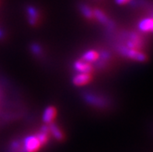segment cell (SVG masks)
<instances>
[{
	"instance_id": "1",
	"label": "cell",
	"mask_w": 153,
	"mask_h": 152,
	"mask_svg": "<svg viewBox=\"0 0 153 152\" xmlns=\"http://www.w3.org/2000/svg\"><path fill=\"white\" fill-rule=\"evenodd\" d=\"M118 50L122 55L125 56V57L131 60L136 61V62H145L147 58L146 54H144L143 52H142L141 50L129 48L126 46H120L118 48Z\"/></svg>"
},
{
	"instance_id": "2",
	"label": "cell",
	"mask_w": 153,
	"mask_h": 152,
	"mask_svg": "<svg viewBox=\"0 0 153 152\" xmlns=\"http://www.w3.org/2000/svg\"><path fill=\"white\" fill-rule=\"evenodd\" d=\"M41 144L36 135L28 136L24 139L23 152H36L40 148Z\"/></svg>"
},
{
	"instance_id": "3",
	"label": "cell",
	"mask_w": 153,
	"mask_h": 152,
	"mask_svg": "<svg viewBox=\"0 0 153 152\" xmlns=\"http://www.w3.org/2000/svg\"><path fill=\"white\" fill-rule=\"evenodd\" d=\"M92 80V76L90 73H79L76 75L72 79V82L76 86H82Z\"/></svg>"
},
{
	"instance_id": "4",
	"label": "cell",
	"mask_w": 153,
	"mask_h": 152,
	"mask_svg": "<svg viewBox=\"0 0 153 152\" xmlns=\"http://www.w3.org/2000/svg\"><path fill=\"white\" fill-rule=\"evenodd\" d=\"M93 14H94V18H96L100 23L103 24V25L107 26V27L113 28L114 23H113L111 19L107 17V16L103 11H101L100 10H98V9H96L93 11Z\"/></svg>"
},
{
	"instance_id": "5",
	"label": "cell",
	"mask_w": 153,
	"mask_h": 152,
	"mask_svg": "<svg viewBox=\"0 0 153 152\" xmlns=\"http://www.w3.org/2000/svg\"><path fill=\"white\" fill-rule=\"evenodd\" d=\"M74 68L79 73H90L93 71V66L90 63L82 59L78 60L74 63Z\"/></svg>"
},
{
	"instance_id": "6",
	"label": "cell",
	"mask_w": 153,
	"mask_h": 152,
	"mask_svg": "<svg viewBox=\"0 0 153 152\" xmlns=\"http://www.w3.org/2000/svg\"><path fill=\"white\" fill-rule=\"evenodd\" d=\"M138 29L142 32L153 33V16L141 20L138 23Z\"/></svg>"
},
{
	"instance_id": "7",
	"label": "cell",
	"mask_w": 153,
	"mask_h": 152,
	"mask_svg": "<svg viewBox=\"0 0 153 152\" xmlns=\"http://www.w3.org/2000/svg\"><path fill=\"white\" fill-rule=\"evenodd\" d=\"M56 109L54 106H48L45 109L43 114V121L47 124L52 123L56 116Z\"/></svg>"
},
{
	"instance_id": "8",
	"label": "cell",
	"mask_w": 153,
	"mask_h": 152,
	"mask_svg": "<svg viewBox=\"0 0 153 152\" xmlns=\"http://www.w3.org/2000/svg\"><path fill=\"white\" fill-rule=\"evenodd\" d=\"M126 47L129 48L139 50L142 47V40L135 33L131 35V37L127 42Z\"/></svg>"
},
{
	"instance_id": "9",
	"label": "cell",
	"mask_w": 153,
	"mask_h": 152,
	"mask_svg": "<svg viewBox=\"0 0 153 152\" xmlns=\"http://www.w3.org/2000/svg\"><path fill=\"white\" fill-rule=\"evenodd\" d=\"M85 99L89 103L92 104L93 106H106V104H107V102L105 101V99H103L101 98V97L94 96V95L86 94L85 96Z\"/></svg>"
},
{
	"instance_id": "10",
	"label": "cell",
	"mask_w": 153,
	"mask_h": 152,
	"mask_svg": "<svg viewBox=\"0 0 153 152\" xmlns=\"http://www.w3.org/2000/svg\"><path fill=\"white\" fill-rule=\"evenodd\" d=\"M99 58L100 54L98 52H97L96 50H90L85 52L83 55L82 56L81 59L88 62V63H92V62H97V60L99 59Z\"/></svg>"
},
{
	"instance_id": "11",
	"label": "cell",
	"mask_w": 153,
	"mask_h": 152,
	"mask_svg": "<svg viewBox=\"0 0 153 152\" xmlns=\"http://www.w3.org/2000/svg\"><path fill=\"white\" fill-rule=\"evenodd\" d=\"M49 131L51 133H52V135L54 136V137L55 139H57L58 141H62L63 138H64V135H63V133L62 131L59 129V127L54 124L53 123H49Z\"/></svg>"
},
{
	"instance_id": "12",
	"label": "cell",
	"mask_w": 153,
	"mask_h": 152,
	"mask_svg": "<svg viewBox=\"0 0 153 152\" xmlns=\"http://www.w3.org/2000/svg\"><path fill=\"white\" fill-rule=\"evenodd\" d=\"M27 13L29 17V22L31 25H36L38 22V13L33 6H29L27 8Z\"/></svg>"
},
{
	"instance_id": "13",
	"label": "cell",
	"mask_w": 153,
	"mask_h": 152,
	"mask_svg": "<svg viewBox=\"0 0 153 152\" xmlns=\"http://www.w3.org/2000/svg\"><path fill=\"white\" fill-rule=\"evenodd\" d=\"M80 10H81L82 13L83 14V16L86 18V19H92L94 18L93 11L89 7V6H86V5L82 4L81 6H80Z\"/></svg>"
},
{
	"instance_id": "14",
	"label": "cell",
	"mask_w": 153,
	"mask_h": 152,
	"mask_svg": "<svg viewBox=\"0 0 153 152\" xmlns=\"http://www.w3.org/2000/svg\"><path fill=\"white\" fill-rule=\"evenodd\" d=\"M31 50L35 55H41V52H42L41 46L37 44H33L31 45Z\"/></svg>"
},
{
	"instance_id": "15",
	"label": "cell",
	"mask_w": 153,
	"mask_h": 152,
	"mask_svg": "<svg viewBox=\"0 0 153 152\" xmlns=\"http://www.w3.org/2000/svg\"><path fill=\"white\" fill-rule=\"evenodd\" d=\"M100 57H101V58H102V59H103V60H105V61H107V59H109V58H110V54H109L108 52L103 51V52H102V53H101Z\"/></svg>"
},
{
	"instance_id": "16",
	"label": "cell",
	"mask_w": 153,
	"mask_h": 152,
	"mask_svg": "<svg viewBox=\"0 0 153 152\" xmlns=\"http://www.w3.org/2000/svg\"><path fill=\"white\" fill-rule=\"evenodd\" d=\"M115 1L119 5H124V4H126L130 2L131 0H115Z\"/></svg>"
},
{
	"instance_id": "17",
	"label": "cell",
	"mask_w": 153,
	"mask_h": 152,
	"mask_svg": "<svg viewBox=\"0 0 153 152\" xmlns=\"http://www.w3.org/2000/svg\"><path fill=\"white\" fill-rule=\"evenodd\" d=\"M2 32L0 30V38H2Z\"/></svg>"
}]
</instances>
